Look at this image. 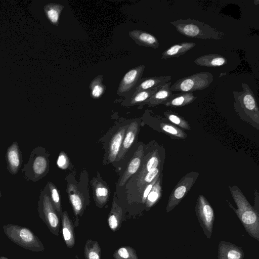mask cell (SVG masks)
I'll list each match as a JSON object with an SVG mask.
<instances>
[{"label": "cell", "mask_w": 259, "mask_h": 259, "mask_svg": "<svg viewBox=\"0 0 259 259\" xmlns=\"http://www.w3.org/2000/svg\"><path fill=\"white\" fill-rule=\"evenodd\" d=\"M171 84V82L170 81L160 86L156 92L144 102L143 104L148 105L150 107H154L165 103L173 95L170 89Z\"/></svg>", "instance_id": "cell-15"}, {"label": "cell", "mask_w": 259, "mask_h": 259, "mask_svg": "<svg viewBox=\"0 0 259 259\" xmlns=\"http://www.w3.org/2000/svg\"><path fill=\"white\" fill-rule=\"evenodd\" d=\"M145 67L144 65H141L128 71L123 76L119 84L117 92V95H124L139 82Z\"/></svg>", "instance_id": "cell-10"}, {"label": "cell", "mask_w": 259, "mask_h": 259, "mask_svg": "<svg viewBox=\"0 0 259 259\" xmlns=\"http://www.w3.org/2000/svg\"><path fill=\"white\" fill-rule=\"evenodd\" d=\"M3 228L6 236L19 246L34 252L45 250L42 242L29 229L12 224L5 225Z\"/></svg>", "instance_id": "cell-3"}, {"label": "cell", "mask_w": 259, "mask_h": 259, "mask_svg": "<svg viewBox=\"0 0 259 259\" xmlns=\"http://www.w3.org/2000/svg\"><path fill=\"white\" fill-rule=\"evenodd\" d=\"M129 35L139 46L153 49H157L159 47L157 38L146 31L135 29L129 32Z\"/></svg>", "instance_id": "cell-14"}, {"label": "cell", "mask_w": 259, "mask_h": 259, "mask_svg": "<svg viewBox=\"0 0 259 259\" xmlns=\"http://www.w3.org/2000/svg\"><path fill=\"white\" fill-rule=\"evenodd\" d=\"M161 195L160 180L158 178L146 199L145 203L147 209L152 207L158 201Z\"/></svg>", "instance_id": "cell-28"}, {"label": "cell", "mask_w": 259, "mask_h": 259, "mask_svg": "<svg viewBox=\"0 0 259 259\" xmlns=\"http://www.w3.org/2000/svg\"><path fill=\"white\" fill-rule=\"evenodd\" d=\"M85 259H101V248L98 241L87 240L84 247Z\"/></svg>", "instance_id": "cell-27"}, {"label": "cell", "mask_w": 259, "mask_h": 259, "mask_svg": "<svg viewBox=\"0 0 259 259\" xmlns=\"http://www.w3.org/2000/svg\"><path fill=\"white\" fill-rule=\"evenodd\" d=\"M62 233L63 239L68 248H72L75 241L74 226L66 211L61 215Z\"/></svg>", "instance_id": "cell-16"}, {"label": "cell", "mask_w": 259, "mask_h": 259, "mask_svg": "<svg viewBox=\"0 0 259 259\" xmlns=\"http://www.w3.org/2000/svg\"><path fill=\"white\" fill-rule=\"evenodd\" d=\"M196 98L192 92H181L173 94L163 104L166 107H182L192 103Z\"/></svg>", "instance_id": "cell-25"}, {"label": "cell", "mask_w": 259, "mask_h": 259, "mask_svg": "<svg viewBox=\"0 0 259 259\" xmlns=\"http://www.w3.org/2000/svg\"><path fill=\"white\" fill-rule=\"evenodd\" d=\"M57 164L61 169H65L68 167L69 160L67 155L63 152H61L59 154L57 160Z\"/></svg>", "instance_id": "cell-37"}, {"label": "cell", "mask_w": 259, "mask_h": 259, "mask_svg": "<svg viewBox=\"0 0 259 259\" xmlns=\"http://www.w3.org/2000/svg\"><path fill=\"white\" fill-rule=\"evenodd\" d=\"M160 125L163 131L169 135L180 138H185L187 137L186 134L183 131L172 124L167 123H161Z\"/></svg>", "instance_id": "cell-36"}, {"label": "cell", "mask_w": 259, "mask_h": 259, "mask_svg": "<svg viewBox=\"0 0 259 259\" xmlns=\"http://www.w3.org/2000/svg\"><path fill=\"white\" fill-rule=\"evenodd\" d=\"M164 115L172 123L185 129H190L188 123L179 115L169 111L164 112Z\"/></svg>", "instance_id": "cell-35"}, {"label": "cell", "mask_w": 259, "mask_h": 259, "mask_svg": "<svg viewBox=\"0 0 259 259\" xmlns=\"http://www.w3.org/2000/svg\"><path fill=\"white\" fill-rule=\"evenodd\" d=\"M243 249L231 242L221 241L218 245V259H244Z\"/></svg>", "instance_id": "cell-12"}, {"label": "cell", "mask_w": 259, "mask_h": 259, "mask_svg": "<svg viewBox=\"0 0 259 259\" xmlns=\"http://www.w3.org/2000/svg\"><path fill=\"white\" fill-rule=\"evenodd\" d=\"M0 259H8V258L5 256H1Z\"/></svg>", "instance_id": "cell-39"}, {"label": "cell", "mask_w": 259, "mask_h": 259, "mask_svg": "<svg viewBox=\"0 0 259 259\" xmlns=\"http://www.w3.org/2000/svg\"><path fill=\"white\" fill-rule=\"evenodd\" d=\"M160 87L133 94L130 99L128 101V104L130 105H134L143 103L154 94Z\"/></svg>", "instance_id": "cell-31"}, {"label": "cell", "mask_w": 259, "mask_h": 259, "mask_svg": "<svg viewBox=\"0 0 259 259\" xmlns=\"http://www.w3.org/2000/svg\"><path fill=\"white\" fill-rule=\"evenodd\" d=\"M48 156L42 147H36L32 150L28 162L21 169L27 181L37 182L47 174L49 169Z\"/></svg>", "instance_id": "cell-4"}, {"label": "cell", "mask_w": 259, "mask_h": 259, "mask_svg": "<svg viewBox=\"0 0 259 259\" xmlns=\"http://www.w3.org/2000/svg\"><path fill=\"white\" fill-rule=\"evenodd\" d=\"M5 157L9 172L13 175L17 174L21 167L23 161L22 152L17 142H13L8 148Z\"/></svg>", "instance_id": "cell-11"}, {"label": "cell", "mask_w": 259, "mask_h": 259, "mask_svg": "<svg viewBox=\"0 0 259 259\" xmlns=\"http://www.w3.org/2000/svg\"><path fill=\"white\" fill-rule=\"evenodd\" d=\"M170 23L179 33L188 37L219 40L225 34L207 24L190 18L179 19Z\"/></svg>", "instance_id": "cell-2"}, {"label": "cell", "mask_w": 259, "mask_h": 259, "mask_svg": "<svg viewBox=\"0 0 259 259\" xmlns=\"http://www.w3.org/2000/svg\"><path fill=\"white\" fill-rule=\"evenodd\" d=\"M138 130V123L136 121H133L127 125L119 153L116 160H120L124 157L126 152L134 142Z\"/></svg>", "instance_id": "cell-17"}, {"label": "cell", "mask_w": 259, "mask_h": 259, "mask_svg": "<svg viewBox=\"0 0 259 259\" xmlns=\"http://www.w3.org/2000/svg\"><path fill=\"white\" fill-rule=\"evenodd\" d=\"M64 8L62 5L52 3L45 5L44 10L50 22L55 26H58L60 14Z\"/></svg>", "instance_id": "cell-26"}, {"label": "cell", "mask_w": 259, "mask_h": 259, "mask_svg": "<svg viewBox=\"0 0 259 259\" xmlns=\"http://www.w3.org/2000/svg\"><path fill=\"white\" fill-rule=\"evenodd\" d=\"M229 188L237 208L228 203L230 207L234 210L247 234L259 241L258 213L237 186H229Z\"/></svg>", "instance_id": "cell-1"}, {"label": "cell", "mask_w": 259, "mask_h": 259, "mask_svg": "<svg viewBox=\"0 0 259 259\" xmlns=\"http://www.w3.org/2000/svg\"><path fill=\"white\" fill-rule=\"evenodd\" d=\"M241 91H234V106L240 114L248 117L258 123L259 110L256 98L248 84L242 82Z\"/></svg>", "instance_id": "cell-5"}, {"label": "cell", "mask_w": 259, "mask_h": 259, "mask_svg": "<svg viewBox=\"0 0 259 259\" xmlns=\"http://www.w3.org/2000/svg\"><path fill=\"white\" fill-rule=\"evenodd\" d=\"M114 259H138L136 250L130 246H124L117 249L113 253Z\"/></svg>", "instance_id": "cell-33"}, {"label": "cell", "mask_w": 259, "mask_h": 259, "mask_svg": "<svg viewBox=\"0 0 259 259\" xmlns=\"http://www.w3.org/2000/svg\"><path fill=\"white\" fill-rule=\"evenodd\" d=\"M196 46V43L183 42L175 44L166 49L162 54L161 59L166 60L178 58L189 51Z\"/></svg>", "instance_id": "cell-22"}, {"label": "cell", "mask_w": 259, "mask_h": 259, "mask_svg": "<svg viewBox=\"0 0 259 259\" xmlns=\"http://www.w3.org/2000/svg\"><path fill=\"white\" fill-rule=\"evenodd\" d=\"M195 213L205 235L210 239L213 231L215 215L211 205L202 195H200L197 198Z\"/></svg>", "instance_id": "cell-8"}, {"label": "cell", "mask_w": 259, "mask_h": 259, "mask_svg": "<svg viewBox=\"0 0 259 259\" xmlns=\"http://www.w3.org/2000/svg\"><path fill=\"white\" fill-rule=\"evenodd\" d=\"M127 125L120 128L111 139L108 150V160L114 161L119 153Z\"/></svg>", "instance_id": "cell-18"}, {"label": "cell", "mask_w": 259, "mask_h": 259, "mask_svg": "<svg viewBox=\"0 0 259 259\" xmlns=\"http://www.w3.org/2000/svg\"><path fill=\"white\" fill-rule=\"evenodd\" d=\"M1 196H2V193H1V188H0V198L1 197Z\"/></svg>", "instance_id": "cell-40"}, {"label": "cell", "mask_w": 259, "mask_h": 259, "mask_svg": "<svg viewBox=\"0 0 259 259\" xmlns=\"http://www.w3.org/2000/svg\"><path fill=\"white\" fill-rule=\"evenodd\" d=\"M159 159L156 152H154L143 165L137 175V180H140L148 172L157 167Z\"/></svg>", "instance_id": "cell-29"}, {"label": "cell", "mask_w": 259, "mask_h": 259, "mask_svg": "<svg viewBox=\"0 0 259 259\" xmlns=\"http://www.w3.org/2000/svg\"><path fill=\"white\" fill-rule=\"evenodd\" d=\"M94 199L97 205L103 207L107 202L109 197V189L102 180L96 179L93 182Z\"/></svg>", "instance_id": "cell-21"}, {"label": "cell", "mask_w": 259, "mask_h": 259, "mask_svg": "<svg viewBox=\"0 0 259 259\" xmlns=\"http://www.w3.org/2000/svg\"><path fill=\"white\" fill-rule=\"evenodd\" d=\"M197 177L194 174H189L183 177L178 183L169 196L166 207V212L172 210L179 204L193 186Z\"/></svg>", "instance_id": "cell-9"}, {"label": "cell", "mask_w": 259, "mask_h": 259, "mask_svg": "<svg viewBox=\"0 0 259 259\" xmlns=\"http://www.w3.org/2000/svg\"><path fill=\"white\" fill-rule=\"evenodd\" d=\"M171 80V76H155L141 79L134 94L162 86Z\"/></svg>", "instance_id": "cell-20"}, {"label": "cell", "mask_w": 259, "mask_h": 259, "mask_svg": "<svg viewBox=\"0 0 259 259\" xmlns=\"http://www.w3.org/2000/svg\"><path fill=\"white\" fill-rule=\"evenodd\" d=\"M47 185L49 188V195L52 203L59 217L61 219L62 211L59 192L57 187L52 182H48Z\"/></svg>", "instance_id": "cell-32"}, {"label": "cell", "mask_w": 259, "mask_h": 259, "mask_svg": "<svg viewBox=\"0 0 259 259\" xmlns=\"http://www.w3.org/2000/svg\"><path fill=\"white\" fill-rule=\"evenodd\" d=\"M213 80L212 74L206 71L200 72L177 80L170 87L171 91L193 92L208 88Z\"/></svg>", "instance_id": "cell-7"}, {"label": "cell", "mask_w": 259, "mask_h": 259, "mask_svg": "<svg viewBox=\"0 0 259 259\" xmlns=\"http://www.w3.org/2000/svg\"><path fill=\"white\" fill-rule=\"evenodd\" d=\"M227 62L228 61L224 56L215 54L203 55L194 60V63L199 66L209 67L224 66Z\"/></svg>", "instance_id": "cell-24"}, {"label": "cell", "mask_w": 259, "mask_h": 259, "mask_svg": "<svg viewBox=\"0 0 259 259\" xmlns=\"http://www.w3.org/2000/svg\"><path fill=\"white\" fill-rule=\"evenodd\" d=\"M67 193L70 202L72 206L74 215L76 221L75 226H78V217H81L84 209V201L83 196L73 184H69L67 187Z\"/></svg>", "instance_id": "cell-13"}, {"label": "cell", "mask_w": 259, "mask_h": 259, "mask_svg": "<svg viewBox=\"0 0 259 259\" xmlns=\"http://www.w3.org/2000/svg\"><path fill=\"white\" fill-rule=\"evenodd\" d=\"M91 96L95 99L100 98L104 93L106 87L103 84V75L96 77L90 84Z\"/></svg>", "instance_id": "cell-30"}, {"label": "cell", "mask_w": 259, "mask_h": 259, "mask_svg": "<svg viewBox=\"0 0 259 259\" xmlns=\"http://www.w3.org/2000/svg\"><path fill=\"white\" fill-rule=\"evenodd\" d=\"M143 155V146H140L135 152L132 158L129 162L119 182L120 186H123L129 178L137 171L140 166Z\"/></svg>", "instance_id": "cell-19"}, {"label": "cell", "mask_w": 259, "mask_h": 259, "mask_svg": "<svg viewBox=\"0 0 259 259\" xmlns=\"http://www.w3.org/2000/svg\"><path fill=\"white\" fill-rule=\"evenodd\" d=\"M114 196L110 211L108 217V224L113 231H117L121 227L122 221L123 210L118 205Z\"/></svg>", "instance_id": "cell-23"}, {"label": "cell", "mask_w": 259, "mask_h": 259, "mask_svg": "<svg viewBox=\"0 0 259 259\" xmlns=\"http://www.w3.org/2000/svg\"><path fill=\"white\" fill-rule=\"evenodd\" d=\"M37 210L40 218L50 231L57 236L60 232L61 219L52 203L47 185L40 193Z\"/></svg>", "instance_id": "cell-6"}, {"label": "cell", "mask_w": 259, "mask_h": 259, "mask_svg": "<svg viewBox=\"0 0 259 259\" xmlns=\"http://www.w3.org/2000/svg\"><path fill=\"white\" fill-rule=\"evenodd\" d=\"M159 172V168L157 167L148 172L140 180L137 181V186L139 188L138 190L140 193L147 185L152 182L157 177Z\"/></svg>", "instance_id": "cell-34"}, {"label": "cell", "mask_w": 259, "mask_h": 259, "mask_svg": "<svg viewBox=\"0 0 259 259\" xmlns=\"http://www.w3.org/2000/svg\"><path fill=\"white\" fill-rule=\"evenodd\" d=\"M158 177H156L155 179L150 183L147 185L144 188L143 190V192L142 193V202L143 203H145L146 199L150 193L151 190L152 189L153 186L155 184V182H156L157 180L158 179Z\"/></svg>", "instance_id": "cell-38"}]
</instances>
